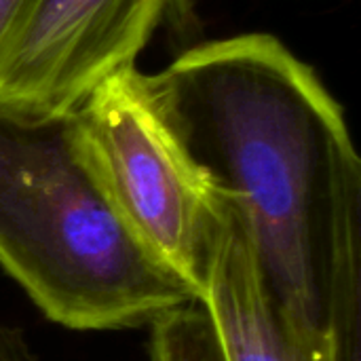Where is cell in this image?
Here are the masks:
<instances>
[{
  "mask_svg": "<svg viewBox=\"0 0 361 361\" xmlns=\"http://www.w3.org/2000/svg\"><path fill=\"white\" fill-rule=\"evenodd\" d=\"M150 326L152 361H222L209 317L199 302L163 313Z\"/></svg>",
  "mask_w": 361,
  "mask_h": 361,
  "instance_id": "6",
  "label": "cell"
},
{
  "mask_svg": "<svg viewBox=\"0 0 361 361\" xmlns=\"http://www.w3.org/2000/svg\"><path fill=\"white\" fill-rule=\"evenodd\" d=\"M222 361H341L302 334L269 294L241 209L218 190V220L199 288Z\"/></svg>",
  "mask_w": 361,
  "mask_h": 361,
  "instance_id": "5",
  "label": "cell"
},
{
  "mask_svg": "<svg viewBox=\"0 0 361 361\" xmlns=\"http://www.w3.org/2000/svg\"><path fill=\"white\" fill-rule=\"evenodd\" d=\"M148 106L245 218L264 286L309 338L360 361L361 161L343 106L271 34L199 44L154 74Z\"/></svg>",
  "mask_w": 361,
  "mask_h": 361,
  "instance_id": "1",
  "label": "cell"
},
{
  "mask_svg": "<svg viewBox=\"0 0 361 361\" xmlns=\"http://www.w3.org/2000/svg\"><path fill=\"white\" fill-rule=\"evenodd\" d=\"M30 2L32 0H0V53L19 25Z\"/></svg>",
  "mask_w": 361,
  "mask_h": 361,
  "instance_id": "8",
  "label": "cell"
},
{
  "mask_svg": "<svg viewBox=\"0 0 361 361\" xmlns=\"http://www.w3.org/2000/svg\"><path fill=\"white\" fill-rule=\"evenodd\" d=\"M0 361H36L25 334L13 326H0Z\"/></svg>",
  "mask_w": 361,
  "mask_h": 361,
  "instance_id": "7",
  "label": "cell"
},
{
  "mask_svg": "<svg viewBox=\"0 0 361 361\" xmlns=\"http://www.w3.org/2000/svg\"><path fill=\"white\" fill-rule=\"evenodd\" d=\"M173 0H32L0 53V104L70 114L135 68Z\"/></svg>",
  "mask_w": 361,
  "mask_h": 361,
  "instance_id": "4",
  "label": "cell"
},
{
  "mask_svg": "<svg viewBox=\"0 0 361 361\" xmlns=\"http://www.w3.org/2000/svg\"><path fill=\"white\" fill-rule=\"evenodd\" d=\"M72 125L78 154L110 203L199 298L218 190L148 106L137 70L102 82L72 112Z\"/></svg>",
  "mask_w": 361,
  "mask_h": 361,
  "instance_id": "3",
  "label": "cell"
},
{
  "mask_svg": "<svg viewBox=\"0 0 361 361\" xmlns=\"http://www.w3.org/2000/svg\"><path fill=\"white\" fill-rule=\"evenodd\" d=\"M0 267L72 330L135 328L199 300L95 182L72 112L0 104Z\"/></svg>",
  "mask_w": 361,
  "mask_h": 361,
  "instance_id": "2",
  "label": "cell"
}]
</instances>
